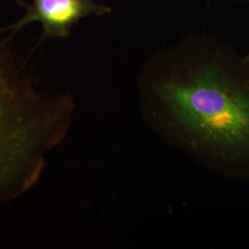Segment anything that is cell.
I'll return each mask as SVG.
<instances>
[{
  "label": "cell",
  "instance_id": "obj_1",
  "mask_svg": "<svg viewBox=\"0 0 249 249\" xmlns=\"http://www.w3.org/2000/svg\"><path fill=\"white\" fill-rule=\"evenodd\" d=\"M140 83L184 141L249 168V66L230 45L208 34L187 36L155 53Z\"/></svg>",
  "mask_w": 249,
  "mask_h": 249
},
{
  "label": "cell",
  "instance_id": "obj_3",
  "mask_svg": "<svg viewBox=\"0 0 249 249\" xmlns=\"http://www.w3.org/2000/svg\"><path fill=\"white\" fill-rule=\"evenodd\" d=\"M111 12L109 6L95 0H33L22 18L8 26L0 27V31L14 36L29 24L39 23L44 38H66L82 18L102 17Z\"/></svg>",
  "mask_w": 249,
  "mask_h": 249
},
{
  "label": "cell",
  "instance_id": "obj_2",
  "mask_svg": "<svg viewBox=\"0 0 249 249\" xmlns=\"http://www.w3.org/2000/svg\"><path fill=\"white\" fill-rule=\"evenodd\" d=\"M0 31V207L36 187L50 153L71 129L75 105L69 93L38 88Z\"/></svg>",
  "mask_w": 249,
  "mask_h": 249
},
{
  "label": "cell",
  "instance_id": "obj_4",
  "mask_svg": "<svg viewBox=\"0 0 249 249\" xmlns=\"http://www.w3.org/2000/svg\"><path fill=\"white\" fill-rule=\"evenodd\" d=\"M245 60H246V62L248 63V65L249 66V53H248V55L245 57Z\"/></svg>",
  "mask_w": 249,
  "mask_h": 249
},
{
  "label": "cell",
  "instance_id": "obj_5",
  "mask_svg": "<svg viewBox=\"0 0 249 249\" xmlns=\"http://www.w3.org/2000/svg\"><path fill=\"white\" fill-rule=\"evenodd\" d=\"M240 1H245V2H249V0H240Z\"/></svg>",
  "mask_w": 249,
  "mask_h": 249
}]
</instances>
